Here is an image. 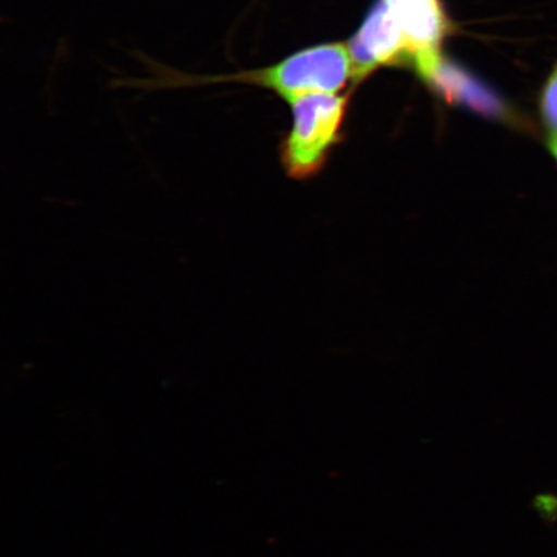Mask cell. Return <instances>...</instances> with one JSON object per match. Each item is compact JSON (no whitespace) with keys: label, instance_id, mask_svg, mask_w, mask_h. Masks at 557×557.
Masks as SVG:
<instances>
[{"label":"cell","instance_id":"6da1fadb","mask_svg":"<svg viewBox=\"0 0 557 557\" xmlns=\"http://www.w3.org/2000/svg\"><path fill=\"white\" fill-rule=\"evenodd\" d=\"M347 99L336 94H308L288 101L292 127L278 149L288 177L310 178L322 169L341 141Z\"/></svg>","mask_w":557,"mask_h":557},{"label":"cell","instance_id":"7a4b0ae2","mask_svg":"<svg viewBox=\"0 0 557 557\" xmlns=\"http://www.w3.org/2000/svg\"><path fill=\"white\" fill-rule=\"evenodd\" d=\"M352 78V62L344 45H323L289 55L274 66L225 76L219 81L243 82L274 90L290 101L308 94H337Z\"/></svg>","mask_w":557,"mask_h":557},{"label":"cell","instance_id":"3957f363","mask_svg":"<svg viewBox=\"0 0 557 557\" xmlns=\"http://www.w3.org/2000/svg\"><path fill=\"white\" fill-rule=\"evenodd\" d=\"M352 62V78L363 79L373 70L383 65H412V52L406 35L389 10L386 0H380L369 12L360 30L348 46Z\"/></svg>","mask_w":557,"mask_h":557},{"label":"cell","instance_id":"277c9868","mask_svg":"<svg viewBox=\"0 0 557 557\" xmlns=\"http://www.w3.org/2000/svg\"><path fill=\"white\" fill-rule=\"evenodd\" d=\"M416 70L428 85L448 101L466 104L494 120L522 124L521 116L510 104L463 70L445 61L441 53L422 62Z\"/></svg>","mask_w":557,"mask_h":557},{"label":"cell","instance_id":"5b68a950","mask_svg":"<svg viewBox=\"0 0 557 557\" xmlns=\"http://www.w3.org/2000/svg\"><path fill=\"white\" fill-rule=\"evenodd\" d=\"M412 52V66L438 54L447 30L438 0H386Z\"/></svg>","mask_w":557,"mask_h":557},{"label":"cell","instance_id":"8992f818","mask_svg":"<svg viewBox=\"0 0 557 557\" xmlns=\"http://www.w3.org/2000/svg\"><path fill=\"white\" fill-rule=\"evenodd\" d=\"M539 110L543 127L548 135V143H557V61L541 89Z\"/></svg>","mask_w":557,"mask_h":557},{"label":"cell","instance_id":"52a82bcc","mask_svg":"<svg viewBox=\"0 0 557 557\" xmlns=\"http://www.w3.org/2000/svg\"><path fill=\"white\" fill-rule=\"evenodd\" d=\"M533 510L548 527H554L557 522V494L553 492H543L535 494L531 504Z\"/></svg>","mask_w":557,"mask_h":557},{"label":"cell","instance_id":"ba28073f","mask_svg":"<svg viewBox=\"0 0 557 557\" xmlns=\"http://www.w3.org/2000/svg\"><path fill=\"white\" fill-rule=\"evenodd\" d=\"M548 149H549V151H552V154L556 159V162H557V143H548Z\"/></svg>","mask_w":557,"mask_h":557}]
</instances>
